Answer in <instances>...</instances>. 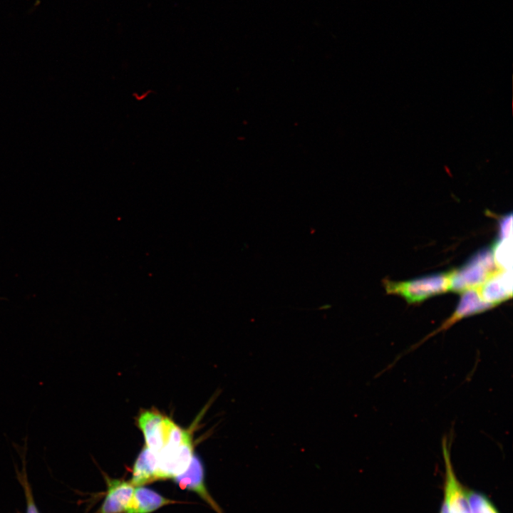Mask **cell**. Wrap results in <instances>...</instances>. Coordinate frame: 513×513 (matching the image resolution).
Segmentation results:
<instances>
[{"label": "cell", "instance_id": "obj_2", "mask_svg": "<svg viewBox=\"0 0 513 513\" xmlns=\"http://www.w3.org/2000/svg\"><path fill=\"white\" fill-rule=\"evenodd\" d=\"M452 270L405 281L385 280L383 284L390 294L404 298L408 303H418L450 289Z\"/></svg>", "mask_w": 513, "mask_h": 513}, {"label": "cell", "instance_id": "obj_7", "mask_svg": "<svg viewBox=\"0 0 513 513\" xmlns=\"http://www.w3.org/2000/svg\"><path fill=\"white\" fill-rule=\"evenodd\" d=\"M168 417L157 410H143L138 417L137 424L143 433L146 446L156 454L164 446Z\"/></svg>", "mask_w": 513, "mask_h": 513}, {"label": "cell", "instance_id": "obj_8", "mask_svg": "<svg viewBox=\"0 0 513 513\" xmlns=\"http://www.w3.org/2000/svg\"><path fill=\"white\" fill-rule=\"evenodd\" d=\"M108 492L98 513L125 512L132 498L135 487L122 480L106 478Z\"/></svg>", "mask_w": 513, "mask_h": 513}, {"label": "cell", "instance_id": "obj_13", "mask_svg": "<svg viewBox=\"0 0 513 513\" xmlns=\"http://www.w3.org/2000/svg\"><path fill=\"white\" fill-rule=\"evenodd\" d=\"M24 446L22 448V450L21 451V453H20L21 460H22V464H23V468L21 472H19L16 470V472L18 473L19 480L22 484L25 497H26V513H39V512L37 509V507L35 504L34 499L33 497L31 489L30 487L29 483L27 480L26 472V453L27 450V436L24 439Z\"/></svg>", "mask_w": 513, "mask_h": 513}, {"label": "cell", "instance_id": "obj_5", "mask_svg": "<svg viewBox=\"0 0 513 513\" xmlns=\"http://www.w3.org/2000/svg\"><path fill=\"white\" fill-rule=\"evenodd\" d=\"M493 307H494V306L484 300L481 296L479 288L472 289L462 292L460 299L452 314L447 318L439 328L429 333L417 344L412 346L410 351L416 348L426 340L437 333L450 328L461 319L482 313Z\"/></svg>", "mask_w": 513, "mask_h": 513}, {"label": "cell", "instance_id": "obj_10", "mask_svg": "<svg viewBox=\"0 0 513 513\" xmlns=\"http://www.w3.org/2000/svg\"><path fill=\"white\" fill-rule=\"evenodd\" d=\"M502 269L490 276L480 288L481 296L496 306L512 296L511 278Z\"/></svg>", "mask_w": 513, "mask_h": 513}, {"label": "cell", "instance_id": "obj_11", "mask_svg": "<svg viewBox=\"0 0 513 513\" xmlns=\"http://www.w3.org/2000/svg\"><path fill=\"white\" fill-rule=\"evenodd\" d=\"M157 465V454L144 446L133 465L130 482L134 487H139L155 480Z\"/></svg>", "mask_w": 513, "mask_h": 513}, {"label": "cell", "instance_id": "obj_12", "mask_svg": "<svg viewBox=\"0 0 513 513\" xmlns=\"http://www.w3.org/2000/svg\"><path fill=\"white\" fill-rule=\"evenodd\" d=\"M470 513H499L493 503L484 494L467 489Z\"/></svg>", "mask_w": 513, "mask_h": 513}, {"label": "cell", "instance_id": "obj_3", "mask_svg": "<svg viewBox=\"0 0 513 513\" xmlns=\"http://www.w3.org/2000/svg\"><path fill=\"white\" fill-rule=\"evenodd\" d=\"M442 452L445 462L444 496L439 513H470L467 489L457 479L450 459L447 438L442 440Z\"/></svg>", "mask_w": 513, "mask_h": 513}, {"label": "cell", "instance_id": "obj_6", "mask_svg": "<svg viewBox=\"0 0 513 513\" xmlns=\"http://www.w3.org/2000/svg\"><path fill=\"white\" fill-rule=\"evenodd\" d=\"M173 480L182 489L198 494L217 513H223L222 508L206 487L204 467L201 460L195 454L185 471L175 477Z\"/></svg>", "mask_w": 513, "mask_h": 513}, {"label": "cell", "instance_id": "obj_1", "mask_svg": "<svg viewBox=\"0 0 513 513\" xmlns=\"http://www.w3.org/2000/svg\"><path fill=\"white\" fill-rule=\"evenodd\" d=\"M501 269L494 259L492 248H484L475 253L460 268L452 270L450 291L462 293L480 288Z\"/></svg>", "mask_w": 513, "mask_h": 513}, {"label": "cell", "instance_id": "obj_9", "mask_svg": "<svg viewBox=\"0 0 513 513\" xmlns=\"http://www.w3.org/2000/svg\"><path fill=\"white\" fill-rule=\"evenodd\" d=\"M176 502L150 489L139 486L135 488L125 513H151L163 506Z\"/></svg>", "mask_w": 513, "mask_h": 513}, {"label": "cell", "instance_id": "obj_4", "mask_svg": "<svg viewBox=\"0 0 513 513\" xmlns=\"http://www.w3.org/2000/svg\"><path fill=\"white\" fill-rule=\"evenodd\" d=\"M192 434L180 445L164 447L157 453L156 480L174 478L189 466L194 455Z\"/></svg>", "mask_w": 513, "mask_h": 513}]
</instances>
